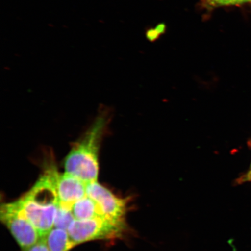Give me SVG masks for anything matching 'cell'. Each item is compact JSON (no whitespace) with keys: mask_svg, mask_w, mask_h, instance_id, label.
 <instances>
[{"mask_svg":"<svg viewBox=\"0 0 251 251\" xmlns=\"http://www.w3.org/2000/svg\"><path fill=\"white\" fill-rule=\"evenodd\" d=\"M25 251H49V250L47 247L45 238H40L36 244Z\"/></svg>","mask_w":251,"mask_h":251,"instance_id":"obj_11","label":"cell"},{"mask_svg":"<svg viewBox=\"0 0 251 251\" xmlns=\"http://www.w3.org/2000/svg\"><path fill=\"white\" fill-rule=\"evenodd\" d=\"M205 2L209 7L215 8L243 5L251 2V0H205Z\"/></svg>","mask_w":251,"mask_h":251,"instance_id":"obj_10","label":"cell"},{"mask_svg":"<svg viewBox=\"0 0 251 251\" xmlns=\"http://www.w3.org/2000/svg\"><path fill=\"white\" fill-rule=\"evenodd\" d=\"M250 181H251V164L249 170H248L246 174H244L238 178L236 183L238 184H241Z\"/></svg>","mask_w":251,"mask_h":251,"instance_id":"obj_12","label":"cell"},{"mask_svg":"<svg viewBox=\"0 0 251 251\" xmlns=\"http://www.w3.org/2000/svg\"><path fill=\"white\" fill-rule=\"evenodd\" d=\"M25 215L39 232L41 238H45L54 228L58 206H45L36 203L23 196L18 200Z\"/></svg>","mask_w":251,"mask_h":251,"instance_id":"obj_5","label":"cell"},{"mask_svg":"<svg viewBox=\"0 0 251 251\" xmlns=\"http://www.w3.org/2000/svg\"><path fill=\"white\" fill-rule=\"evenodd\" d=\"M128 230L126 222L114 221L106 217L72 223L68 232L75 245L95 240H114L123 237Z\"/></svg>","mask_w":251,"mask_h":251,"instance_id":"obj_2","label":"cell"},{"mask_svg":"<svg viewBox=\"0 0 251 251\" xmlns=\"http://www.w3.org/2000/svg\"><path fill=\"white\" fill-rule=\"evenodd\" d=\"M56 186L62 208L72 210L75 202L87 196V184L66 172L58 173Z\"/></svg>","mask_w":251,"mask_h":251,"instance_id":"obj_6","label":"cell"},{"mask_svg":"<svg viewBox=\"0 0 251 251\" xmlns=\"http://www.w3.org/2000/svg\"><path fill=\"white\" fill-rule=\"evenodd\" d=\"M71 211L75 220L78 221L105 217L98 204L87 196L75 202Z\"/></svg>","mask_w":251,"mask_h":251,"instance_id":"obj_7","label":"cell"},{"mask_svg":"<svg viewBox=\"0 0 251 251\" xmlns=\"http://www.w3.org/2000/svg\"><path fill=\"white\" fill-rule=\"evenodd\" d=\"M108 118L102 115L73 147L66 157L65 172L86 184L97 181L99 174V155Z\"/></svg>","mask_w":251,"mask_h":251,"instance_id":"obj_1","label":"cell"},{"mask_svg":"<svg viewBox=\"0 0 251 251\" xmlns=\"http://www.w3.org/2000/svg\"><path fill=\"white\" fill-rule=\"evenodd\" d=\"M0 219L23 251L29 249L40 240L39 232L25 215L18 200L2 204Z\"/></svg>","mask_w":251,"mask_h":251,"instance_id":"obj_3","label":"cell"},{"mask_svg":"<svg viewBox=\"0 0 251 251\" xmlns=\"http://www.w3.org/2000/svg\"><path fill=\"white\" fill-rule=\"evenodd\" d=\"M87 196L98 204L106 218L126 222V216L131 198L118 197L98 181L87 184Z\"/></svg>","mask_w":251,"mask_h":251,"instance_id":"obj_4","label":"cell"},{"mask_svg":"<svg viewBox=\"0 0 251 251\" xmlns=\"http://www.w3.org/2000/svg\"><path fill=\"white\" fill-rule=\"evenodd\" d=\"M49 251H70L76 247L67 230L53 228L45 237Z\"/></svg>","mask_w":251,"mask_h":251,"instance_id":"obj_8","label":"cell"},{"mask_svg":"<svg viewBox=\"0 0 251 251\" xmlns=\"http://www.w3.org/2000/svg\"><path fill=\"white\" fill-rule=\"evenodd\" d=\"M75 220L71 210L62 208L58 205L55 218L54 228L68 231L72 223Z\"/></svg>","mask_w":251,"mask_h":251,"instance_id":"obj_9","label":"cell"}]
</instances>
